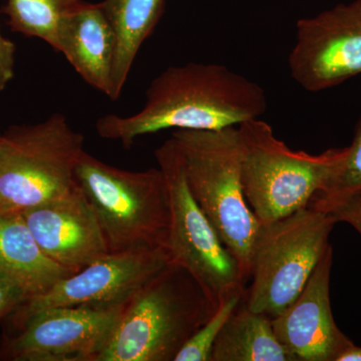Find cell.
<instances>
[{
	"mask_svg": "<svg viewBox=\"0 0 361 361\" xmlns=\"http://www.w3.org/2000/svg\"><path fill=\"white\" fill-rule=\"evenodd\" d=\"M126 303L37 311L13 323L16 334L0 345V360L94 361Z\"/></svg>",
	"mask_w": 361,
	"mask_h": 361,
	"instance_id": "cell-9",
	"label": "cell"
},
{
	"mask_svg": "<svg viewBox=\"0 0 361 361\" xmlns=\"http://www.w3.org/2000/svg\"><path fill=\"white\" fill-rule=\"evenodd\" d=\"M82 0H7L2 13L11 30L37 37L56 51L61 21Z\"/></svg>",
	"mask_w": 361,
	"mask_h": 361,
	"instance_id": "cell-18",
	"label": "cell"
},
{
	"mask_svg": "<svg viewBox=\"0 0 361 361\" xmlns=\"http://www.w3.org/2000/svg\"><path fill=\"white\" fill-rule=\"evenodd\" d=\"M171 137L179 149L190 191L248 282L252 249L262 224L244 195L238 127L174 130Z\"/></svg>",
	"mask_w": 361,
	"mask_h": 361,
	"instance_id": "cell-3",
	"label": "cell"
},
{
	"mask_svg": "<svg viewBox=\"0 0 361 361\" xmlns=\"http://www.w3.org/2000/svg\"><path fill=\"white\" fill-rule=\"evenodd\" d=\"M101 6L115 33L110 99L116 101L122 94L140 47L160 20L164 0H106Z\"/></svg>",
	"mask_w": 361,
	"mask_h": 361,
	"instance_id": "cell-16",
	"label": "cell"
},
{
	"mask_svg": "<svg viewBox=\"0 0 361 361\" xmlns=\"http://www.w3.org/2000/svg\"><path fill=\"white\" fill-rule=\"evenodd\" d=\"M246 289L232 292L218 304L214 314L188 339L175 361H212L214 344L230 316L243 302Z\"/></svg>",
	"mask_w": 361,
	"mask_h": 361,
	"instance_id": "cell-19",
	"label": "cell"
},
{
	"mask_svg": "<svg viewBox=\"0 0 361 361\" xmlns=\"http://www.w3.org/2000/svg\"><path fill=\"white\" fill-rule=\"evenodd\" d=\"M20 214L45 254L73 272L110 253L96 214L78 185L65 196Z\"/></svg>",
	"mask_w": 361,
	"mask_h": 361,
	"instance_id": "cell-13",
	"label": "cell"
},
{
	"mask_svg": "<svg viewBox=\"0 0 361 361\" xmlns=\"http://www.w3.org/2000/svg\"><path fill=\"white\" fill-rule=\"evenodd\" d=\"M212 361L295 360L275 336L272 318L248 310L243 300L214 344Z\"/></svg>",
	"mask_w": 361,
	"mask_h": 361,
	"instance_id": "cell-17",
	"label": "cell"
},
{
	"mask_svg": "<svg viewBox=\"0 0 361 361\" xmlns=\"http://www.w3.org/2000/svg\"><path fill=\"white\" fill-rule=\"evenodd\" d=\"M16 51V44L0 33V92L6 89L14 77Z\"/></svg>",
	"mask_w": 361,
	"mask_h": 361,
	"instance_id": "cell-23",
	"label": "cell"
},
{
	"mask_svg": "<svg viewBox=\"0 0 361 361\" xmlns=\"http://www.w3.org/2000/svg\"><path fill=\"white\" fill-rule=\"evenodd\" d=\"M315 209L332 214L337 222L348 223L351 227L355 228L361 236V194L350 195L344 198L330 201L329 203L316 207Z\"/></svg>",
	"mask_w": 361,
	"mask_h": 361,
	"instance_id": "cell-21",
	"label": "cell"
},
{
	"mask_svg": "<svg viewBox=\"0 0 361 361\" xmlns=\"http://www.w3.org/2000/svg\"><path fill=\"white\" fill-rule=\"evenodd\" d=\"M215 311L195 278L170 262L126 303L94 361H175Z\"/></svg>",
	"mask_w": 361,
	"mask_h": 361,
	"instance_id": "cell-2",
	"label": "cell"
},
{
	"mask_svg": "<svg viewBox=\"0 0 361 361\" xmlns=\"http://www.w3.org/2000/svg\"><path fill=\"white\" fill-rule=\"evenodd\" d=\"M155 157L170 199L171 221L166 243L170 261L186 269L217 308L228 294L246 289L238 261L221 241L190 191L174 140L171 137L159 147Z\"/></svg>",
	"mask_w": 361,
	"mask_h": 361,
	"instance_id": "cell-8",
	"label": "cell"
},
{
	"mask_svg": "<svg viewBox=\"0 0 361 361\" xmlns=\"http://www.w3.org/2000/svg\"><path fill=\"white\" fill-rule=\"evenodd\" d=\"M170 262L165 247L110 252L42 295L26 299L8 316L16 323L49 308L122 305Z\"/></svg>",
	"mask_w": 361,
	"mask_h": 361,
	"instance_id": "cell-10",
	"label": "cell"
},
{
	"mask_svg": "<svg viewBox=\"0 0 361 361\" xmlns=\"http://www.w3.org/2000/svg\"><path fill=\"white\" fill-rule=\"evenodd\" d=\"M332 259L330 245L300 294L272 318L275 336L295 361H336L353 342L338 329L332 314Z\"/></svg>",
	"mask_w": 361,
	"mask_h": 361,
	"instance_id": "cell-12",
	"label": "cell"
},
{
	"mask_svg": "<svg viewBox=\"0 0 361 361\" xmlns=\"http://www.w3.org/2000/svg\"><path fill=\"white\" fill-rule=\"evenodd\" d=\"M84 142L59 113L9 128L0 137V214L21 213L73 191Z\"/></svg>",
	"mask_w": 361,
	"mask_h": 361,
	"instance_id": "cell-6",
	"label": "cell"
},
{
	"mask_svg": "<svg viewBox=\"0 0 361 361\" xmlns=\"http://www.w3.org/2000/svg\"><path fill=\"white\" fill-rule=\"evenodd\" d=\"M288 65L292 78L312 92L360 75L361 0L299 20Z\"/></svg>",
	"mask_w": 361,
	"mask_h": 361,
	"instance_id": "cell-11",
	"label": "cell"
},
{
	"mask_svg": "<svg viewBox=\"0 0 361 361\" xmlns=\"http://www.w3.org/2000/svg\"><path fill=\"white\" fill-rule=\"evenodd\" d=\"M361 194V116L355 137L325 187L316 194L310 207H319L350 195Z\"/></svg>",
	"mask_w": 361,
	"mask_h": 361,
	"instance_id": "cell-20",
	"label": "cell"
},
{
	"mask_svg": "<svg viewBox=\"0 0 361 361\" xmlns=\"http://www.w3.org/2000/svg\"><path fill=\"white\" fill-rule=\"evenodd\" d=\"M27 298L20 286L0 272V319L11 314Z\"/></svg>",
	"mask_w": 361,
	"mask_h": 361,
	"instance_id": "cell-22",
	"label": "cell"
},
{
	"mask_svg": "<svg viewBox=\"0 0 361 361\" xmlns=\"http://www.w3.org/2000/svg\"><path fill=\"white\" fill-rule=\"evenodd\" d=\"M336 361H361V346L351 342L337 355Z\"/></svg>",
	"mask_w": 361,
	"mask_h": 361,
	"instance_id": "cell-24",
	"label": "cell"
},
{
	"mask_svg": "<svg viewBox=\"0 0 361 361\" xmlns=\"http://www.w3.org/2000/svg\"><path fill=\"white\" fill-rule=\"evenodd\" d=\"M337 221L313 207L261 225L252 249L248 310L275 317L293 302L330 246Z\"/></svg>",
	"mask_w": 361,
	"mask_h": 361,
	"instance_id": "cell-7",
	"label": "cell"
},
{
	"mask_svg": "<svg viewBox=\"0 0 361 361\" xmlns=\"http://www.w3.org/2000/svg\"><path fill=\"white\" fill-rule=\"evenodd\" d=\"M0 272L25 290L42 295L73 271L45 254L20 213L0 214Z\"/></svg>",
	"mask_w": 361,
	"mask_h": 361,
	"instance_id": "cell-15",
	"label": "cell"
},
{
	"mask_svg": "<svg viewBox=\"0 0 361 361\" xmlns=\"http://www.w3.org/2000/svg\"><path fill=\"white\" fill-rule=\"evenodd\" d=\"M75 179L96 214L111 253L166 248L170 199L160 168L123 170L85 151Z\"/></svg>",
	"mask_w": 361,
	"mask_h": 361,
	"instance_id": "cell-4",
	"label": "cell"
},
{
	"mask_svg": "<svg viewBox=\"0 0 361 361\" xmlns=\"http://www.w3.org/2000/svg\"><path fill=\"white\" fill-rule=\"evenodd\" d=\"M238 130L244 195L261 224L310 207L346 154V148L327 149L319 155L292 151L260 118L242 123Z\"/></svg>",
	"mask_w": 361,
	"mask_h": 361,
	"instance_id": "cell-5",
	"label": "cell"
},
{
	"mask_svg": "<svg viewBox=\"0 0 361 361\" xmlns=\"http://www.w3.org/2000/svg\"><path fill=\"white\" fill-rule=\"evenodd\" d=\"M146 99L134 115L99 118L96 123L99 137L128 149L137 137L164 130L239 127L260 118L268 106L260 85L217 63L170 66L154 78Z\"/></svg>",
	"mask_w": 361,
	"mask_h": 361,
	"instance_id": "cell-1",
	"label": "cell"
},
{
	"mask_svg": "<svg viewBox=\"0 0 361 361\" xmlns=\"http://www.w3.org/2000/svg\"><path fill=\"white\" fill-rule=\"evenodd\" d=\"M0 137H1V135H0Z\"/></svg>",
	"mask_w": 361,
	"mask_h": 361,
	"instance_id": "cell-25",
	"label": "cell"
},
{
	"mask_svg": "<svg viewBox=\"0 0 361 361\" xmlns=\"http://www.w3.org/2000/svg\"><path fill=\"white\" fill-rule=\"evenodd\" d=\"M56 51L87 84L110 97L116 39L101 4L82 1L63 18Z\"/></svg>",
	"mask_w": 361,
	"mask_h": 361,
	"instance_id": "cell-14",
	"label": "cell"
}]
</instances>
